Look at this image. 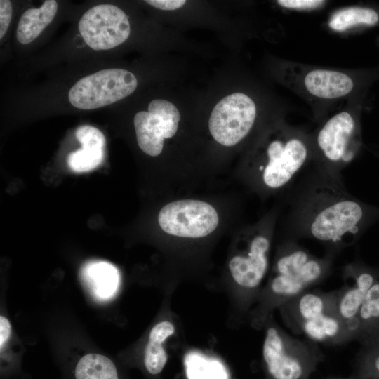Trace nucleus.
Returning <instances> with one entry per match:
<instances>
[{
    "instance_id": "obj_2",
    "label": "nucleus",
    "mask_w": 379,
    "mask_h": 379,
    "mask_svg": "<svg viewBox=\"0 0 379 379\" xmlns=\"http://www.w3.org/2000/svg\"><path fill=\"white\" fill-rule=\"evenodd\" d=\"M310 133L278 119L255 139L230 178L262 201L279 200L312 164Z\"/></svg>"
},
{
    "instance_id": "obj_23",
    "label": "nucleus",
    "mask_w": 379,
    "mask_h": 379,
    "mask_svg": "<svg viewBox=\"0 0 379 379\" xmlns=\"http://www.w3.org/2000/svg\"><path fill=\"white\" fill-rule=\"evenodd\" d=\"M326 1L321 0H279L277 3L281 7L298 11H313L324 8L327 4Z\"/></svg>"
},
{
    "instance_id": "obj_25",
    "label": "nucleus",
    "mask_w": 379,
    "mask_h": 379,
    "mask_svg": "<svg viewBox=\"0 0 379 379\" xmlns=\"http://www.w3.org/2000/svg\"><path fill=\"white\" fill-rule=\"evenodd\" d=\"M358 318L362 321L379 319V301H364Z\"/></svg>"
},
{
    "instance_id": "obj_18",
    "label": "nucleus",
    "mask_w": 379,
    "mask_h": 379,
    "mask_svg": "<svg viewBox=\"0 0 379 379\" xmlns=\"http://www.w3.org/2000/svg\"><path fill=\"white\" fill-rule=\"evenodd\" d=\"M340 328L339 320L326 312L313 319L302 321L304 333L315 341H324L335 337Z\"/></svg>"
},
{
    "instance_id": "obj_10",
    "label": "nucleus",
    "mask_w": 379,
    "mask_h": 379,
    "mask_svg": "<svg viewBox=\"0 0 379 379\" xmlns=\"http://www.w3.org/2000/svg\"><path fill=\"white\" fill-rule=\"evenodd\" d=\"M262 354L269 373L275 379H301L305 373V361L275 328L267 331Z\"/></svg>"
},
{
    "instance_id": "obj_6",
    "label": "nucleus",
    "mask_w": 379,
    "mask_h": 379,
    "mask_svg": "<svg viewBox=\"0 0 379 379\" xmlns=\"http://www.w3.org/2000/svg\"><path fill=\"white\" fill-rule=\"evenodd\" d=\"M258 117V105L251 95L234 93L215 106L208 120V131L218 144L232 148L257 133Z\"/></svg>"
},
{
    "instance_id": "obj_15",
    "label": "nucleus",
    "mask_w": 379,
    "mask_h": 379,
    "mask_svg": "<svg viewBox=\"0 0 379 379\" xmlns=\"http://www.w3.org/2000/svg\"><path fill=\"white\" fill-rule=\"evenodd\" d=\"M173 325L167 321L155 325L149 335V342L145 351V365L152 374H158L164 368L167 356L161 343L174 333Z\"/></svg>"
},
{
    "instance_id": "obj_8",
    "label": "nucleus",
    "mask_w": 379,
    "mask_h": 379,
    "mask_svg": "<svg viewBox=\"0 0 379 379\" xmlns=\"http://www.w3.org/2000/svg\"><path fill=\"white\" fill-rule=\"evenodd\" d=\"M180 121V112L173 103L162 99L152 100L148 111L138 112L133 119L139 148L151 157L160 156L166 140L176 135Z\"/></svg>"
},
{
    "instance_id": "obj_11",
    "label": "nucleus",
    "mask_w": 379,
    "mask_h": 379,
    "mask_svg": "<svg viewBox=\"0 0 379 379\" xmlns=\"http://www.w3.org/2000/svg\"><path fill=\"white\" fill-rule=\"evenodd\" d=\"M327 29L348 36L379 27V2L363 3L333 11L326 23Z\"/></svg>"
},
{
    "instance_id": "obj_4",
    "label": "nucleus",
    "mask_w": 379,
    "mask_h": 379,
    "mask_svg": "<svg viewBox=\"0 0 379 379\" xmlns=\"http://www.w3.org/2000/svg\"><path fill=\"white\" fill-rule=\"evenodd\" d=\"M368 97L352 99L311 132L312 164L335 175L352 162L362 146L361 114Z\"/></svg>"
},
{
    "instance_id": "obj_30",
    "label": "nucleus",
    "mask_w": 379,
    "mask_h": 379,
    "mask_svg": "<svg viewBox=\"0 0 379 379\" xmlns=\"http://www.w3.org/2000/svg\"><path fill=\"white\" fill-rule=\"evenodd\" d=\"M378 154H379V153H378Z\"/></svg>"
},
{
    "instance_id": "obj_17",
    "label": "nucleus",
    "mask_w": 379,
    "mask_h": 379,
    "mask_svg": "<svg viewBox=\"0 0 379 379\" xmlns=\"http://www.w3.org/2000/svg\"><path fill=\"white\" fill-rule=\"evenodd\" d=\"M76 379H119L114 364L107 357L95 353L84 355L75 368Z\"/></svg>"
},
{
    "instance_id": "obj_27",
    "label": "nucleus",
    "mask_w": 379,
    "mask_h": 379,
    "mask_svg": "<svg viewBox=\"0 0 379 379\" xmlns=\"http://www.w3.org/2000/svg\"><path fill=\"white\" fill-rule=\"evenodd\" d=\"M11 333V324L8 320L4 316L0 317V347L2 349L6 343Z\"/></svg>"
},
{
    "instance_id": "obj_24",
    "label": "nucleus",
    "mask_w": 379,
    "mask_h": 379,
    "mask_svg": "<svg viewBox=\"0 0 379 379\" xmlns=\"http://www.w3.org/2000/svg\"><path fill=\"white\" fill-rule=\"evenodd\" d=\"M13 12L11 2L8 0L0 1V39L4 36L9 27Z\"/></svg>"
},
{
    "instance_id": "obj_29",
    "label": "nucleus",
    "mask_w": 379,
    "mask_h": 379,
    "mask_svg": "<svg viewBox=\"0 0 379 379\" xmlns=\"http://www.w3.org/2000/svg\"><path fill=\"white\" fill-rule=\"evenodd\" d=\"M373 370L379 377V354L375 357L373 361Z\"/></svg>"
},
{
    "instance_id": "obj_14",
    "label": "nucleus",
    "mask_w": 379,
    "mask_h": 379,
    "mask_svg": "<svg viewBox=\"0 0 379 379\" xmlns=\"http://www.w3.org/2000/svg\"><path fill=\"white\" fill-rule=\"evenodd\" d=\"M58 4L55 0L45 1L39 8L25 11L20 18L16 31L18 41L22 44L33 41L55 18Z\"/></svg>"
},
{
    "instance_id": "obj_19",
    "label": "nucleus",
    "mask_w": 379,
    "mask_h": 379,
    "mask_svg": "<svg viewBox=\"0 0 379 379\" xmlns=\"http://www.w3.org/2000/svg\"><path fill=\"white\" fill-rule=\"evenodd\" d=\"M104 154V150L81 147L69 154L67 164L74 172H88L95 168L102 162Z\"/></svg>"
},
{
    "instance_id": "obj_1",
    "label": "nucleus",
    "mask_w": 379,
    "mask_h": 379,
    "mask_svg": "<svg viewBox=\"0 0 379 379\" xmlns=\"http://www.w3.org/2000/svg\"><path fill=\"white\" fill-rule=\"evenodd\" d=\"M277 201L281 211L275 236L315 240L331 253L353 244L379 221V207L349 193L342 175L312 164Z\"/></svg>"
},
{
    "instance_id": "obj_9",
    "label": "nucleus",
    "mask_w": 379,
    "mask_h": 379,
    "mask_svg": "<svg viewBox=\"0 0 379 379\" xmlns=\"http://www.w3.org/2000/svg\"><path fill=\"white\" fill-rule=\"evenodd\" d=\"M80 34L94 50H107L124 42L131 28L126 13L112 4H99L88 9L79 22Z\"/></svg>"
},
{
    "instance_id": "obj_20",
    "label": "nucleus",
    "mask_w": 379,
    "mask_h": 379,
    "mask_svg": "<svg viewBox=\"0 0 379 379\" xmlns=\"http://www.w3.org/2000/svg\"><path fill=\"white\" fill-rule=\"evenodd\" d=\"M366 293L355 285L349 288L340 298L338 312L342 319L350 320L358 317L359 309L364 301Z\"/></svg>"
},
{
    "instance_id": "obj_3",
    "label": "nucleus",
    "mask_w": 379,
    "mask_h": 379,
    "mask_svg": "<svg viewBox=\"0 0 379 379\" xmlns=\"http://www.w3.org/2000/svg\"><path fill=\"white\" fill-rule=\"evenodd\" d=\"M277 78L310 108L317 124L343 102L368 97L379 80V65L371 68L344 69L281 60Z\"/></svg>"
},
{
    "instance_id": "obj_22",
    "label": "nucleus",
    "mask_w": 379,
    "mask_h": 379,
    "mask_svg": "<svg viewBox=\"0 0 379 379\" xmlns=\"http://www.w3.org/2000/svg\"><path fill=\"white\" fill-rule=\"evenodd\" d=\"M75 135L81 145V147L95 150H104L105 149V136L98 128L94 126H81L77 128Z\"/></svg>"
},
{
    "instance_id": "obj_13",
    "label": "nucleus",
    "mask_w": 379,
    "mask_h": 379,
    "mask_svg": "<svg viewBox=\"0 0 379 379\" xmlns=\"http://www.w3.org/2000/svg\"><path fill=\"white\" fill-rule=\"evenodd\" d=\"M330 263V258H318L313 256L302 272L298 274H273L270 282L271 290L280 296H295L321 279L327 272Z\"/></svg>"
},
{
    "instance_id": "obj_7",
    "label": "nucleus",
    "mask_w": 379,
    "mask_h": 379,
    "mask_svg": "<svg viewBox=\"0 0 379 379\" xmlns=\"http://www.w3.org/2000/svg\"><path fill=\"white\" fill-rule=\"evenodd\" d=\"M136 77L123 69L98 71L79 79L68 94L70 103L80 109H94L111 105L131 95Z\"/></svg>"
},
{
    "instance_id": "obj_26",
    "label": "nucleus",
    "mask_w": 379,
    "mask_h": 379,
    "mask_svg": "<svg viewBox=\"0 0 379 379\" xmlns=\"http://www.w3.org/2000/svg\"><path fill=\"white\" fill-rule=\"evenodd\" d=\"M145 1L153 7L166 11L179 8L186 2L183 0H149Z\"/></svg>"
},
{
    "instance_id": "obj_28",
    "label": "nucleus",
    "mask_w": 379,
    "mask_h": 379,
    "mask_svg": "<svg viewBox=\"0 0 379 379\" xmlns=\"http://www.w3.org/2000/svg\"><path fill=\"white\" fill-rule=\"evenodd\" d=\"M364 301H379V280H377L366 293Z\"/></svg>"
},
{
    "instance_id": "obj_21",
    "label": "nucleus",
    "mask_w": 379,
    "mask_h": 379,
    "mask_svg": "<svg viewBox=\"0 0 379 379\" xmlns=\"http://www.w3.org/2000/svg\"><path fill=\"white\" fill-rule=\"evenodd\" d=\"M298 312L302 321L313 319L326 313V303L319 295L307 293L300 296Z\"/></svg>"
},
{
    "instance_id": "obj_16",
    "label": "nucleus",
    "mask_w": 379,
    "mask_h": 379,
    "mask_svg": "<svg viewBox=\"0 0 379 379\" xmlns=\"http://www.w3.org/2000/svg\"><path fill=\"white\" fill-rule=\"evenodd\" d=\"M184 365L188 379H229L228 372L220 361L201 353L187 354Z\"/></svg>"
},
{
    "instance_id": "obj_12",
    "label": "nucleus",
    "mask_w": 379,
    "mask_h": 379,
    "mask_svg": "<svg viewBox=\"0 0 379 379\" xmlns=\"http://www.w3.org/2000/svg\"><path fill=\"white\" fill-rule=\"evenodd\" d=\"M83 285L96 300L105 302L112 298L120 285V274L115 266L102 260L86 262L80 270Z\"/></svg>"
},
{
    "instance_id": "obj_5",
    "label": "nucleus",
    "mask_w": 379,
    "mask_h": 379,
    "mask_svg": "<svg viewBox=\"0 0 379 379\" xmlns=\"http://www.w3.org/2000/svg\"><path fill=\"white\" fill-rule=\"evenodd\" d=\"M281 211V204L276 201L256 221L243 222L234 231V251L227 268L232 279L240 286L254 288L267 274Z\"/></svg>"
}]
</instances>
